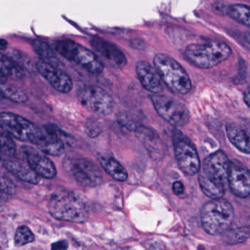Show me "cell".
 <instances>
[{
  "instance_id": "obj_23",
  "label": "cell",
  "mask_w": 250,
  "mask_h": 250,
  "mask_svg": "<svg viewBox=\"0 0 250 250\" xmlns=\"http://www.w3.org/2000/svg\"><path fill=\"white\" fill-rule=\"evenodd\" d=\"M250 7L244 5L228 6L227 14L240 24L249 27L250 24Z\"/></svg>"
},
{
  "instance_id": "obj_16",
  "label": "cell",
  "mask_w": 250,
  "mask_h": 250,
  "mask_svg": "<svg viewBox=\"0 0 250 250\" xmlns=\"http://www.w3.org/2000/svg\"><path fill=\"white\" fill-rule=\"evenodd\" d=\"M136 72L143 87L154 95L164 90L162 81L156 70L144 61H139L136 65Z\"/></svg>"
},
{
  "instance_id": "obj_27",
  "label": "cell",
  "mask_w": 250,
  "mask_h": 250,
  "mask_svg": "<svg viewBox=\"0 0 250 250\" xmlns=\"http://www.w3.org/2000/svg\"><path fill=\"white\" fill-rule=\"evenodd\" d=\"M34 240V234L30 230V228L27 226H20L17 228L15 234V245L17 247H22L33 242Z\"/></svg>"
},
{
  "instance_id": "obj_35",
  "label": "cell",
  "mask_w": 250,
  "mask_h": 250,
  "mask_svg": "<svg viewBox=\"0 0 250 250\" xmlns=\"http://www.w3.org/2000/svg\"><path fill=\"white\" fill-rule=\"evenodd\" d=\"M250 93L247 91L244 95V102L247 104V106H250Z\"/></svg>"
},
{
  "instance_id": "obj_13",
  "label": "cell",
  "mask_w": 250,
  "mask_h": 250,
  "mask_svg": "<svg viewBox=\"0 0 250 250\" xmlns=\"http://www.w3.org/2000/svg\"><path fill=\"white\" fill-rule=\"evenodd\" d=\"M38 71L58 91L66 93L71 91L73 83L69 76L59 68L39 60L36 63Z\"/></svg>"
},
{
  "instance_id": "obj_30",
  "label": "cell",
  "mask_w": 250,
  "mask_h": 250,
  "mask_svg": "<svg viewBox=\"0 0 250 250\" xmlns=\"http://www.w3.org/2000/svg\"><path fill=\"white\" fill-rule=\"evenodd\" d=\"M212 8H213V12L219 14V15H223V14H227L228 6L223 2H216V3L213 4Z\"/></svg>"
},
{
  "instance_id": "obj_21",
  "label": "cell",
  "mask_w": 250,
  "mask_h": 250,
  "mask_svg": "<svg viewBox=\"0 0 250 250\" xmlns=\"http://www.w3.org/2000/svg\"><path fill=\"white\" fill-rule=\"evenodd\" d=\"M33 49L41 58V61L55 66L59 67L61 63L55 51L46 43L41 40H35L33 43Z\"/></svg>"
},
{
  "instance_id": "obj_28",
  "label": "cell",
  "mask_w": 250,
  "mask_h": 250,
  "mask_svg": "<svg viewBox=\"0 0 250 250\" xmlns=\"http://www.w3.org/2000/svg\"><path fill=\"white\" fill-rule=\"evenodd\" d=\"M0 191L12 195L16 192V186L3 172L0 171Z\"/></svg>"
},
{
  "instance_id": "obj_17",
  "label": "cell",
  "mask_w": 250,
  "mask_h": 250,
  "mask_svg": "<svg viewBox=\"0 0 250 250\" xmlns=\"http://www.w3.org/2000/svg\"><path fill=\"white\" fill-rule=\"evenodd\" d=\"M2 165L21 181L29 184H37L40 182V177L30 167L25 161L13 157L5 158Z\"/></svg>"
},
{
  "instance_id": "obj_6",
  "label": "cell",
  "mask_w": 250,
  "mask_h": 250,
  "mask_svg": "<svg viewBox=\"0 0 250 250\" xmlns=\"http://www.w3.org/2000/svg\"><path fill=\"white\" fill-rule=\"evenodd\" d=\"M0 128L7 134L21 142L38 146L47 133L29 120L11 112H0Z\"/></svg>"
},
{
  "instance_id": "obj_8",
  "label": "cell",
  "mask_w": 250,
  "mask_h": 250,
  "mask_svg": "<svg viewBox=\"0 0 250 250\" xmlns=\"http://www.w3.org/2000/svg\"><path fill=\"white\" fill-rule=\"evenodd\" d=\"M172 138L175 159L181 170L187 175L198 173L201 164L192 142L177 128L172 131Z\"/></svg>"
},
{
  "instance_id": "obj_31",
  "label": "cell",
  "mask_w": 250,
  "mask_h": 250,
  "mask_svg": "<svg viewBox=\"0 0 250 250\" xmlns=\"http://www.w3.org/2000/svg\"><path fill=\"white\" fill-rule=\"evenodd\" d=\"M68 248V242L65 240L57 241L52 245V250H66Z\"/></svg>"
},
{
  "instance_id": "obj_2",
  "label": "cell",
  "mask_w": 250,
  "mask_h": 250,
  "mask_svg": "<svg viewBox=\"0 0 250 250\" xmlns=\"http://www.w3.org/2000/svg\"><path fill=\"white\" fill-rule=\"evenodd\" d=\"M49 213L59 220L74 223L86 222L90 216V208L84 196L77 191L62 189L51 197Z\"/></svg>"
},
{
  "instance_id": "obj_20",
  "label": "cell",
  "mask_w": 250,
  "mask_h": 250,
  "mask_svg": "<svg viewBox=\"0 0 250 250\" xmlns=\"http://www.w3.org/2000/svg\"><path fill=\"white\" fill-rule=\"evenodd\" d=\"M99 162L104 170L118 181H125L128 178V173L122 165L108 155L99 156Z\"/></svg>"
},
{
  "instance_id": "obj_26",
  "label": "cell",
  "mask_w": 250,
  "mask_h": 250,
  "mask_svg": "<svg viewBox=\"0 0 250 250\" xmlns=\"http://www.w3.org/2000/svg\"><path fill=\"white\" fill-rule=\"evenodd\" d=\"M250 236V228L243 227V228H237L226 233L225 235V241L229 244H235L238 243H242L248 239Z\"/></svg>"
},
{
  "instance_id": "obj_29",
  "label": "cell",
  "mask_w": 250,
  "mask_h": 250,
  "mask_svg": "<svg viewBox=\"0 0 250 250\" xmlns=\"http://www.w3.org/2000/svg\"><path fill=\"white\" fill-rule=\"evenodd\" d=\"M86 132L90 137H96L102 132V128L99 123L92 120L86 124Z\"/></svg>"
},
{
  "instance_id": "obj_4",
  "label": "cell",
  "mask_w": 250,
  "mask_h": 250,
  "mask_svg": "<svg viewBox=\"0 0 250 250\" xmlns=\"http://www.w3.org/2000/svg\"><path fill=\"white\" fill-rule=\"evenodd\" d=\"M153 62L161 80L171 91L180 95L189 93L191 89V80L181 64L162 53L155 56Z\"/></svg>"
},
{
  "instance_id": "obj_9",
  "label": "cell",
  "mask_w": 250,
  "mask_h": 250,
  "mask_svg": "<svg viewBox=\"0 0 250 250\" xmlns=\"http://www.w3.org/2000/svg\"><path fill=\"white\" fill-rule=\"evenodd\" d=\"M150 99L157 113L171 125L183 126L188 124L189 111L182 102L163 95H153Z\"/></svg>"
},
{
  "instance_id": "obj_3",
  "label": "cell",
  "mask_w": 250,
  "mask_h": 250,
  "mask_svg": "<svg viewBox=\"0 0 250 250\" xmlns=\"http://www.w3.org/2000/svg\"><path fill=\"white\" fill-rule=\"evenodd\" d=\"M234 219L232 205L225 199L211 200L203 206L201 222L207 233L219 235L227 232Z\"/></svg>"
},
{
  "instance_id": "obj_5",
  "label": "cell",
  "mask_w": 250,
  "mask_h": 250,
  "mask_svg": "<svg viewBox=\"0 0 250 250\" xmlns=\"http://www.w3.org/2000/svg\"><path fill=\"white\" fill-rule=\"evenodd\" d=\"M230 47L223 42H213L203 44H190L184 55L191 63L200 68H213L228 59Z\"/></svg>"
},
{
  "instance_id": "obj_1",
  "label": "cell",
  "mask_w": 250,
  "mask_h": 250,
  "mask_svg": "<svg viewBox=\"0 0 250 250\" xmlns=\"http://www.w3.org/2000/svg\"><path fill=\"white\" fill-rule=\"evenodd\" d=\"M229 161L222 150L208 156L199 171L198 181L203 192L208 197L222 198L228 184Z\"/></svg>"
},
{
  "instance_id": "obj_36",
  "label": "cell",
  "mask_w": 250,
  "mask_h": 250,
  "mask_svg": "<svg viewBox=\"0 0 250 250\" xmlns=\"http://www.w3.org/2000/svg\"><path fill=\"white\" fill-rule=\"evenodd\" d=\"M7 77L3 74H0V84H4L6 82Z\"/></svg>"
},
{
  "instance_id": "obj_25",
  "label": "cell",
  "mask_w": 250,
  "mask_h": 250,
  "mask_svg": "<svg viewBox=\"0 0 250 250\" xmlns=\"http://www.w3.org/2000/svg\"><path fill=\"white\" fill-rule=\"evenodd\" d=\"M17 146L11 136L6 133L0 131V156L5 158L15 156Z\"/></svg>"
},
{
  "instance_id": "obj_11",
  "label": "cell",
  "mask_w": 250,
  "mask_h": 250,
  "mask_svg": "<svg viewBox=\"0 0 250 250\" xmlns=\"http://www.w3.org/2000/svg\"><path fill=\"white\" fill-rule=\"evenodd\" d=\"M71 169L76 181L83 187H97L103 181L102 171L88 159H76L72 162Z\"/></svg>"
},
{
  "instance_id": "obj_10",
  "label": "cell",
  "mask_w": 250,
  "mask_h": 250,
  "mask_svg": "<svg viewBox=\"0 0 250 250\" xmlns=\"http://www.w3.org/2000/svg\"><path fill=\"white\" fill-rule=\"evenodd\" d=\"M77 96L86 109L97 115H108L113 111L115 102L112 96L98 86H83L79 89Z\"/></svg>"
},
{
  "instance_id": "obj_37",
  "label": "cell",
  "mask_w": 250,
  "mask_h": 250,
  "mask_svg": "<svg viewBox=\"0 0 250 250\" xmlns=\"http://www.w3.org/2000/svg\"><path fill=\"white\" fill-rule=\"evenodd\" d=\"M2 99H3V96H2V93H0V100Z\"/></svg>"
},
{
  "instance_id": "obj_18",
  "label": "cell",
  "mask_w": 250,
  "mask_h": 250,
  "mask_svg": "<svg viewBox=\"0 0 250 250\" xmlns=\"http://www.w3.org/2000/svg\"><path fill=\"white\" fill-rule=\"evenodd\" d=\"M136 136L144 145L152 157L159 159L165 153V146L159 136L147 127L140 125L135 129Z\"/></svg>"
},
{
  "instance_id": "obj_22",
  "label": "cell",
  "mask_w": 250,
  "mask_h": 250,
  "mask_svg": "<svg viewBox=\"0 0 250 250\" xmlns=\"http://www.w3.org/2000/svg\"><path fill=\"white\" fill-rule=\"evenodd\" d=\"M0 74H3L8 78L20 80L22 78L24 73L20 65H17L13 60L10 59L0 52Z\"/></svg>"
},
{
  "instance_id": "obj_12",
  "label": "cell",
  "mask_w": 250,
  "mask_h": 250,
  "mask_svg": "<svg viewBox=\"0 0 250 250\" xmlns=\"http://www.w3.org/2000/svg\"><path fill=\"white\" fill-rule=\"evenodd\" d=\"M228 184L232 192L241 198L250 194V171L238 162H229Z\"/></svg>"
},
{
  "instance_id": "obj_24",
  "label": "cell",
  "mask_w": 250,
  "mask_h": 250,
  "mask_svg": "<svg viewBox=\"0 0 250 250\" xmlns=\"http://www.w3.org/2000/svg\"><path fill=\"white\" fill-rule=\"evenodd\" d=\"M0 93H2L3 98H7L16 103H24L28 99L27 95L21 89L5 83L0 84Z\"/></svg>"
},
{
  "instance_id": "obj_15",
  "label": "cell",
  "mask_w": 250,
  "mask_h": 250,
  "mask_svg": "<svg viewBox=\"0 0 250 250\" xmlns=\"http://www.w3.org/2000/svg\"><path fill=\"white\" fill-rule=\"evenodd\" d=\"M91 46L105 62L112 68H121L127 63L126 58L122 51L110 42L101 39H93Z\"/></svg>"
},
{
  "instance_id": "obj_7",
  "label": "cell",
  "mask_w": 250,
  "mask_h": 250,
  "mask_svg": "<svg viewBox=\"0 0 250 250\" xmlns=\"http://www.w3.org/2000/svg\"><path fill=\"white\" fill-rule=\"evenodd\" d=\"M55 49L68 61L75 62L93 74L103 71L104 63L92 51L71 40L58 41Z\"/></svg>"
},
{
  "instance_id": "obj_32",
  "label": "cell",
  "mask_w": 250,
  "mask_h": 250,
  "mask_svg": "<svg viewBox=\"0 0 250 250\" xmlns=\"http://www.w3.org/2000/svg\"><path fill=\"white\" fill-rule=\"evenodd\" d=\"M184 186L181 181H176L174 183L173 186H172V189H173V192L175 193L176 195H181L184 192Z\"/></svg>"
},
{
  "instance_id": "obj_33",
  "label": "cell",
  "mask_w": 250,
  "mask_h": 250,
  "mask_svg": "<svg viewBox=\"0 0 250 250\" xmlns=\"http://www.w3.org/2000/svg\"><path fill=\"white\" fill-rule=\"evenodd\" d=\"M10 196L11 195L0 191V205H2L3 203H6L8 199H9Z\"/></svg>"
},
{
  "instance_id": "obj_34",
  "label": "cell",
  "mask_w": 250,
  "mask_h": 250,
  "mask_svg": "<svg viewBox=\"0 0 250 250\" xmlns=\"http://www.w3.org/2000/svg\"><path fill=\"white\" fill-rule=\"evenodd\" d=\"M7 46H8V42L4 39H0V49L4 50L6 49Z\"/></svg>"
},
{
  "instance_id": "obj_14",
  "label": "cell",
  "mask_w": 250,
  "mask_h": 250,
  "mask_svg": "<svg viewBox=\"0 0 250 250\" xmlns=\"http://www.w3.org/2000/svg\"><path fill=\"white\" fill-rule=\"evenodd\" d=\"M26 162L39 177L52 179L57 175V169L53 162L42 152L30 146L21 147Z\"/></svg>"
},
{
  "instance_id": "obj_19",
  "label": "cell",
  "mask_w": 250,
  "mask_h": 250,
  "mask_svg": "<svg viewBox=\"0 0 250 250\" xmlns=\"http://www.w3.org/2000/svg\"><path fill=\"white\" fill-rule=\"evenodd\" d=\"M226 133L229 141L236 148L242 153H250V137L244 128L235 123H228Z\"/></svg>"
}]
</instances>
